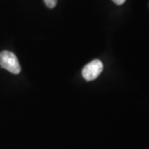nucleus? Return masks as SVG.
<instances>
[{"label":"nucleus","instance_id":"obj_1","mask_svg":"<svg viewBox=\"0 0 149 149\" xmlns=\"http://www.w3.org/2000/svg\"><path fill=\"white\" fill-rule=\"evenodd\" d=\"M0 66L13 74H19L21 71V66L15 54L8 51L0 52Z\"/></svg>","mask_w":149,"mask_h":149},{"label":"nucleus","instance_id":"obj_2","mask_svg":"<svg viewBox=\"0 0 149 149\" xmlns=\"http://www.w3.org/2000/svg\"><path fill=\"white\" fill-rule=\"evenodd\" d=\"M103 71V63L100 60H94L85 65L82 70V75L87 81L95 80Z\"/></svg>","mask_w":149,"mask_h":149},{"label":"nucleus","instance_id":"obj_3","mask_svg":"<svg viewBox=\"0 0 149 149\" xmlns=\"http://www.w3.org/2000/svg\"><path fill=\"white\" fill-rule=\"evenodd\" d=\"M44 3L49 8H53L57 3V0H44Z\"/></svg>","mask_w":149,"mask_h":149},{"label":"nucleus","instance_id":"obj_4","mask_svg":"<svg viewBox=\"0 0 149 149\" xmlns=\"http://www.w3.org/2000/svg\"><path fill=\"white\" fill-rule=\"evenodd\" d=\"M114 3H116L117 5H122L123 3H125L126 0H112Z\"/></svg>","mask_w":149,"mask_h":149}]
</instances>
